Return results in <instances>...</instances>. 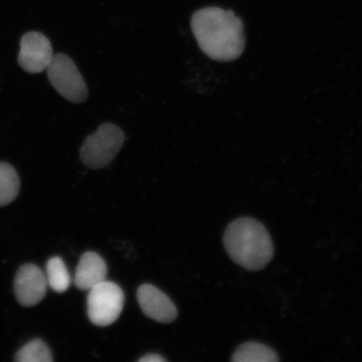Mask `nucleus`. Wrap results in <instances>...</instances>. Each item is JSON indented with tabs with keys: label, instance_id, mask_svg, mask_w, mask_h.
I'll return each instance as SVG.
<instances>
[{
	"label": "nucleus",
	"instance_id": "obj_3",
	"mask_svg": "<svg viewBox=\"0 0 362 362\" xmlns=\"http://www.w3.org/2000/svg\"><path fill=\"white\" fill-rule=\"evenodd\" d=\"M124 131L119 126L103 124L85 139L80 148V158L84 165L93 170L110 165L124 143Z\"/></svg>",
	"mask_w": 362,
	"mask_h": 362
},
{
	"label": "nucleus",
	"instance_id": "obj_2",
	"mask_svg": "<svg viewBox=\"0 0 362 362\" xmlns=\"http://www.w3.org/2000/svg\"><path fill=\"white\" fill-rule=\"evenodd\" d=\"M223 243L230 259L247 270L265 268L274 257V244L268 230L250 217L233 221L226 230Z\"/></svg>",
	"mask_w": 362,
	"mask_h": 362
},
{
	"label": "nucleus",
	"instance_id": "obj_9",
	"mask_svg": "<svg viewBox=\"0 0 362 362\" xmlns=\"http://www.w3.org/2000/svg\"><path fill=\"white\" fill-rule=\"evenodd\" d=\"M107 268L105 261L94 252H85L81 257L75 274V285L81 291H89L105 281Z\"/></svg>",
	"mask_w": 362,
	"mask_h": 362
},
{
	"label": "nucleus",
	"instance_id": "obj_10",
	"mask_svg": "<svg viewBox=\"0 0 362 362\" xmlns=\"http://www.w3.org/2000/svg\"><path fill=\"white\" fill-rule=\"evenodd\" d=\"M20 178L13 166L0 163V206L15 201L20 192Z\"/></svg>",
	"mask_w": 362,
	"mask_h": 362
},
{
	"label": "nucleus",
	"instance_id": "obj_11",
	"mask_svg": "<svg viewBox=\"0 0 362 362\" xmlns=\"http://www.w3.org/2000/svg\"><path fill=\"white\" fill-rule=\"evenodd\" d=\"M232 360L235 362H269L279 359L271 348L260 343L247 342L238 348Z\"/></svg>",
	"mask_w": 362,
	"mask_h": 362
},
{
	"label": "nucleus",
	"instance_id": "obj_8",
	"mask_svg": "<svg viewBox=\"0 0 362 362\" xmlns=\"http://www.w3.org/2000/svg\"><path fill=\"white\" fill-rule=\"evenodd\" d=\"M137 298L144 315L160 323H170L177 318L174 303L151 284H143L138 288Z\"/></svg>",
	"mask_w": 362,
	"mask_h": 362
},
{
	"label": "nucleus",
	"instance_id": "obj_4",
	"mask_svg": "<svg viewBox=\"0 0 362 362\" xmlns=\"http://www.w3.org/2000/svg\"><path fill=\"white\" fill-rule=\"evenodd\" d=\"M88 291V315L90 322L98 327L115 323L124 305V294L119 285L105 280Z\"/></svg>",
	"mask_w": 362,
	"mask_h": 362
},
{
	"label": "nucleus",
	"instance_id": "obj_12",
	"mask_svg": "<svg viewBox=\"0 0 362 362\" xmlns=\"http://www.w3.org/2000/svg\"><path fill=\"white\" fill-rule=\"evenodd\" d=\"M45 276H47L49 286L57 293H64L70 286L69 272L61 257H54L47 262Z\"/></svg>",
	"mask_w": 362,
	"mask_h": 362
},
{
	"label": "nucleus",
	"instance_id": "obj_1",
	"mask_svg": "<svg viewBox=\"0 0 362 362\" xmlns=\"http://www.w3.org/2000/svg\"><path fill=\"white\" fill-rule=\"evenodd\" d=\"M191 25L199 47L212 60H236L245 48L243 22L232 11L202 8L194 13Z\"/></svg>",
	"mask_w": 362,
	"mask_h": 362
},
{
	"label": "nucleus",
	"instance_id": "obj_7",
	"mask_svg": "<svg viewBox=\"0 0 362 362\" xmlns=\"http://www.w3.org/2000/svg\"><path fill=\"white\" fill-rule=\"evenodd\" d=\"M47 279L38 266L25 264L18 270L15 279V293L18 302L25 307L39 304L47 293Z\"/></svg>",
	"mask_w": 362,
	"mask_h": 362
},
{
	"label": "nucleus",
	"instance_id": "obj_6",
	"mask_svg": "<svg viewBox=\"0 0 362 362\" xmlns=\"http://www.w3.org/2000/svg\"><path fill=\"white\" fill-rule=\"evenodd\" d=\"M54 57L51 42L39 33H29L23 36L18 62L23 70L29 74H40L51 63Z\"/></svg>",
	"mask_w": 362,
	"mask_h": 362
},
{
	"label": "nucleus",
	"instance_id": "obj_5",
	"mask_svg": "<svg viewBox=\"0 0 362 362\" xmlns=\"http://www.w3.org/2000/svg\"><path fill=\"white\" fill-rule=\"evenodd\" d=\"M53 88L66 100L81 103L87 100L88 90L83 76L74 61L64 54L54 55L47 68Z\"/></svg>",
	"mask_w": 362,
	"mask_h": 362
},
{
	"label": "nucleus",
	"instance_id": "obj_14",
	"mask_svg": "<svg viewBox=\"0 0 362 362\" xmlns=\"http://www.w3.org/2000/svg\"><path fill=\"white\" fill-rule=\"evenodd\" d=\"M139 362H164L166 360L164 357L157 354H148L139 360Z\"/></svg>",
	"mask_w": 362,
	"mask_h": 362
},
{
	"label": "nucleus",
	"instance_id": "obj_13",
	"mask_svg": "<svg viewBox=\"0 0 362 362\" xmlns=\"http://www.w3.org/2000/svg\"><path fill=\"white\" fill-rule=\"evenodd\" d=\"M16 361L19 362H51L52 353L40 339H33L16 353Z\"/></svg>",
	"mask_w": 362,
	"mask_h": 362
}]
</instances>
